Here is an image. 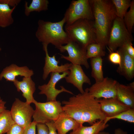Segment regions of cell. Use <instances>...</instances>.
<instances>
[{"label": "cell", "mask_w": 134, "mask_h": 134, "mask_svg": "<svg viewBox=\"0 0 134 134\" xmlns=\"http://www.w3.org/2000/svg\"><path fill=\"white\" fill-rule=\"evenodd\" d=\"M92 68L91 75L95 82L102 80L104 78L102 70V60L101 57H98L90 59Z\"/></svg>", "instance_id": "cell-22"}, {"label": "cell", "mask_w": 134, "mask_h": 134, "mask_svg": "<svg viewBox=\"0 0 134 134\" xmlns=\"http://www.w3.org/2000/svg\"><path fill=\"white\" fill-rule=\"evenodd\" d=\"M6 102L4 101L0 97V114L6 109L5 106Z\"/></svg>", "instance_id": "cell-36"}, {"label": "cell", "mask_w": 134, "mask_h": 134, "mask_svg": "<svg viewBox=\"0 0 134 134\" xmlns=\"http://www.w3.org/2000/svg\"><path fill=\"white\" fill-rule=\"evenodd\" d=\"M117 51L121 58V63L117 69V72L127 80H132L134 77V58L129 55L123 46L118 48Z\"/></svg>", "instance_id": "cell-14"}, {"label": "cell", "mask_w": 134, "mask_h": 134, "mask_svg": "<svg viewBox=\"0 0 134 134\" xmlns=\"http://www.w3.org/2000/svg\"><path fill=\"white\" fill-rule=\"evenodd\" d=\"M65 23L64 18L56 22L39 20L36 37L42 45L51 44L59 50L63 45L67 44L70 40L63 28Z\"/></svg>", "instance_id": "cell-3"}, {"label": "cell", "mask_w": 134, "mask_h": 134, "mask_svg": "<svg viewBox=\"0 0 134 134\" xmlns=\"http://www.w3.org/2000/svg\"><path fill=\"white\" fill-rule=\"evenodd\" d=\"M108 126V124L105 123L104 121L99 120L90 126H80L72 131L70 134H98Z\"/></svg>", "instance_id": "cell-20"}, {"label": "cell", "mask_w": 134, "mask_h": 134, "mask_svg": "<svg viewBox=\"0 0 134 134\" xmlns=\"http://www.w3.org/2000/svg\"><path fill=\"white\" fill-rule=\"evenodd\" d=\"M123 46L128 53L134 58V48L133 46L132 42H128L125 43Z\"/></svg>", "instance_id": "cell-33"}, {"label": "cell", "mask_w": 134, "mask_h": 134, "mask_svg": "<svg viewBox=\"0 0 134 134\" xmlns=\"http://www.w3.org/2000/svg\"><path fill=\"white\" fill-rule=\"evenodd\" d=\"M54 123L58 134H66L70 131L74 130L80 126L76 121L63 111L60 114Z\"/></svg>", "instance_id": "cell-19"}, {"label": "cell", "mask_w": 134, "mask_h": 134, "mask_svg": "<svg viewBox=\"0 0 134 134\" xmlns=\"http://www.w3.org/2000/svg\"><path fill=\"white\" fill-rule=\"evenodd\" d=\"M117 17L123 19L132 2L130 0H112Z\"/></svg>", "instance_id": "cell-26"}, {"label": "cell", "mask_w": 134, "mask_h": 134, "mask_svg": "<svg viewBox=\"0 0 134 134\" xmlns=\"http://www.w3.org/2000/svg\"><path fill=\"white\" fill-rule=\"evenodd\" d=\"M37 134H49L48 128L45 124L38 123L36 125Z\"/></svg>", "instance_id": "cell-31"}, {"label": "cell", "mask_w": 134, "mask_h": 134, "mask_svg": "<svg viewBox=\"0 0 134 134\" xmlns=\"http://www.w3.org/2000/svg\"><path fill=\"white\" fill-rule=\"evenodd\" d=\"M54 123V121H51L45 123L48 128L49 134H58Z\"/></svg>", "instance_id": "cell-35"}, {"label": "cell", "mask_w": 134, "mask_h": 134, "mask_svg": "<svg viewBox=\"0 0 134 134\" xmlns=\"http://www.w3.org/2000/svg\"><path fill=\"white\" fill-rule=\"evenodd\" d=\"M63 18L67 25L71 24L80 19L93 20L94 17L89 0H72L66 10Z\"/></svg>", "instance_id": "cell-7"}, {"label": "cell", "mask_w": 134, "mask_h": 134, "mask_svg": "<svg viewBox=\"0 0 134 134\" xmlns=\"http://www.w3.org/2000/svg\"><path fill=\"white\" fill-rule=\"evenodd\" d=\"M13 84L18 92L21 91L26 102L30 104L35 100L33 95L35 90V84L31 77H23L21 81L16 79Z\"/></svg>", "instance_id": "cell-17"}, {"label": "cell", "mask_w": 134, "mask_h": 134, "mask_svg": "<svg viewBox=\"0 0 134 134\" xmlns=\"http://www.w3.org/2000/svg\"><path fill=\"white\" fill-rule=\"evenodd\" d=\"M89 0L94 20L92 23L96 43L105 48L113 22L117 17L115 7L111 0Z\"/></svg>", "instance_id": "cell-2"}, {"label": "cell", "mask_w": 134, "mask_h": 134, "mask_svg": "<svg viewBox=\"0 0 134 134\" xmlns=\"http://www.w3.org/2000/svg\"><path fill=\"white\" fill-rule=\"evenodd\" d=\"M133 38L124 24L123 19L116 17L111 29L107 46L110 52L116 51L126 43L132 42Z\"/></svg>", "instance_id": "cell-6"}, {"label": "cell", "mask_w": 134, "mask_h": 134, "mask_svg": "<svg viewBox=\"0 0 134 134\" xmlns=\"http://www.w3.org/2000/svg\"><path fill=\"white\" fill-rule=\"evenodd\" d=\"M116 98L120 101L131 108H134V82L127 85L118 82Z\"/></svg>", "instance_id": "cell-18"}, {"label": "cell", "mask_w": 134, "mask_h": 134, "mask_svg": "<svg viewBox=\"0 0 134 134\" xmlns=\"http://www.w3.org/2000/svg\"><path fill=\"white\" fill-rule=\"evenodd\" d=\"M69 71V74L65 78L66 81L76 87L80 93H84L83 85L84 83L91 85L90 79L85 74L81 65L72 64Z\"/></svg>", "instance_id": "cell-13"}, {"label": "cell", "mask_w": 134, "mask_h": 134, "mask_svg": "<svg viewBox=\"0 0 134 134\" xmlns=\"http://www.w3.org/2000/svg\"><path fill=\"white\" fill-rule=\"evenodd\" d=\"M59 50L62 53L67 51L68 56L61 54V58L69 62L72 65L84 66L87 69L89 65L86 56V48L75 42L70 40L65 45L62 46Z\"/></svg>", "instance_id": "cell-8"}, {"label": "cell", "mask_w": 134, "mask_h": 134, "mask_svg": "<svg viewBox=\"0 0 134 134\" xmlns=\"http://www.w3.org/2000/svg\"><path fill=\"white\" fill-rule=\"evenodd\" d=\"M91 21L80 19L71 24H66L65 31L70 40L86 48L89 44L96 43L95 34Z\"/></svg>", "instance_id": "cell-4"}, {"label": "cell", "mask_w": 134, "mask_h": 134, "mask_svg": "<svg viewBox=\"0 0 134 134\" xmlns=\"http://www.w3.org/2000/svg\"><path fill=\"white\" fill-rule=\"evenodd\" d=\"M69 71L63 73H50V77L48 83L38 86L40 90L39 94L45 95L46 97L47 101H56V98L58 95L63 92H66L71 94H73L72 92L66 89L63 86H61L60 89L56 88L57 83L61 80L65 78L69 74Z\"/></svg>", "instance_id": "cell-10"}, {"label": "cell", "mask_w": 134, "mask_h": 134, "mask_svg": "<svg viewBox=\"0 0 134 134\" xmlns=\"http://www.w3.org/2000/svg\"><path fill=\"white\" fill-rule=\"evenodd\" d=\"M62 103L63 112L76 121L80 126L85 122L92 125L97 121H104L106 116L102 111L98 100L91 95L87 88L83 94L70 97Z\"/></svg>", "instance_id": "cell-1"}, {"label": "cell", "mask_w": 134, "mask_h": 134, "mask_svg": "<svg viewBox=\"0 0 134 134\" xmlns=\"http://www.w3.org/2000/svg\"><path fill=\"white\" fill-rule=\"evenodd\" d=\"M117 82L108 77L104 78L102 80L95 82L88 88L89 93L97 99L116 98Z\"/></svg>", "instance_id": "cell-11"}, {"label": "cell", "mask_w": 134, "mask_h": 134, "mask_svg": "<svg viewBox=\"0 0 134 134\" xmlns=\"http://www.w3.org/2000/svg\"><path fill=\"white\" fill-rule=\"evenodd\" d=\"M1 48L0 47V51H1Z\"/></svg>", "instance_id": "cell-39"}, {"label": "cell", "mask_w": 134, "mask_h": 134, "mask_svg": "<svg viewBox=\"0 0 134 134\" xmlns=\"http://www.w3.org/2000/svg\"><path fill=\"white\" fill-rule=\"evenodd\" d=\"M105 48L96 43L89 44L86 48V56L88 59L104 56L105 54Z\"/></svg>", "instance_id": "cell-25"}, {"label": "cell", "mask_w": 134, "mask_h": 134, "mask_svg": "<svg viewBox=\"0 0 134 134\" xmlns=\"http://www.w3.org/2000/svg\"><path fill=\"white\" fill-rule=\"evenodd\" d=\"M37 123L34 121L24 128L23 134H36V125Z\"/></svg>", "instance_id": "cell-32"}, {"label": "cell", "mask_w": 134, "mask_h": 134, "mask_svg": "<svg viewBox=\"0 0 134 134\" xmlns=\"http://www.w3.org/2000/svg\"><path fill=\"white\" fill-rule=\"evenodd\" d=\"M49 1L47 0H32L29 6L28 3L25 1L24 13L27 16H29L32 12H38L45 11L48 9Z\"/></svg>", "instance_id": "cell-23"}, {"label": "cell", "mask_w": 134, "mask_h": 134, "mask_svg": "<svg viewBox=\"0 0 134 134\" xmlns=\"http://www.w3.org/2000/svg\"><path fill=\"white\" fill-rule=\"evenodd\" d=\"M43 49L45 51V64L43 67L42 79L46 80L49 75L52 73H63L69 71V69L72 64L66 63L59 65V60H56L55 55L50 56L49 55L47 47L48 45H42Z\"/></svg>", "instance_id": "cell-12"}, {"label": "cell", "mask_w": 134, "mask_h": 134, "mask_svg": "<svg viewBox=\"0 0 134 134\" xmlns=\"http://www.w3.org/2000/svg\"><path fill=\"white\" fill-rule=\"evenodd\" d=\"M123 20L127 29L131 34L134 24V0H132L129 10L126 13Z\"/></svg>", "instance_id": "cell-28"}, {"label": "cell", "mask_w": 134, "mask_h": 134, "mask_svg": "<svg viewBox=\"0 0 134 134\" xmlns=\"http://www.w3.org/2000/svg\"><path fill=\"white\" fill-rule=\"evenodd\" d=\"M15 124L10 111L5 110L0 114V134L6 133Z\"/></svg>", "instance_id": "cell-24"}, {"label": "cell", "mask_w": 134, "mask_h": 134, "mask_svg": "<svg viewBox=\"0 0 134 134\" xmlns=\"http://www.w3.org/2000/svg\"><path fill=\"white\" fill-rule=\"evenodd\" d=\"M30 104L16 98L10 111L15 123L24 128L32 122L34 110Z\"/></svg>", "instance_id": "cell-9"}, {"label": "cell", "mask_w": 134, "mask_h": 134, "mask_svg": "<svg viewBox=\"0 0 134 134\" xmlns=\"http://www.w3.org/2000/svg\"><path fill=\"white\" fill-rule=\"evenodd\" d=\"M98 134H110L109 133L101 131L99 132Z\"/></svg>", "instance_id": "cell-38"}, {"label": "cell", "mask_w": 134, "mask_h": 134, "mask_svg": "<svg viewBox=\"0 0 134 134\" xmlns=\"http://www.w3.org/2000/svg\"><path fill=\"white\" fill-rule=\"evenodd\" d=\"M21 1L20 0H0V3L6 4L14 7H16Z\"/></svg>", "instance_id": "cell-34"}, {"label": "cell", "mask_w": 134, "mask_h": 134, "mask_svg": "<svg viewBox=\"0 0 134 134\" xmlns=\"http://www.w3.org/2000/svg\"><path fill=\"white\" fill-rule=\"evenodd\" d=\"M98 100L101 109L106 117L114 116L130 108L116 97Z\"/></svg>", "instance_id": "cell-15"}, {"label": "cell", "mask_w": 134, "mask_h": 134, "mask_svg": "<svg viewBox=\"0 0 134 134\" xmlns=\"http://www.w3.org/2000/svg\"><path fill=\"white\" fill-rule=\"evenodd\" d=\"M24 128L16 124L13 125L6 134H23Z\"/></svg>", "instance_id": "cell-30"}, {"label": "cell", "mask_w": 134, "mask_h": 134, "mask_svg": "<svg viewBox=\"0 0 134 134\" xmlns=\"http://www.w3.org/2000/svg\"><path fill=\"white\" fill-rule=\"evenodd\" d=\"M117 119L123 120L131 123H134V108H130L113 116L106 117L104 121L107 122L111 119Z\"/></svg>", "instance_id": "cell-27"}, {"label": "cell", "mask_w": 134, "mask_h": 134, "mask_svg": "<svg viewBox=\"0 0 134 134\" xmlns=\"http://www.w3.org/2000/svg\"><path fill=\"white\" fill-rule=\"evenodd\" d=\"M114 134H127V133L126 132L124 131L119 128L115 130Z\"/></svg>", "instance_id": "cell-37"}, {"label": "cell", "mask_w": 134, "mask_h": 134, "mask_svg": "<svg viewBox=\"0 0 134 134\" xmlns=\"http://www.w3.org/2000/svg\"><path fill=\"white\" fill-rule=\"evenodd\" d=\"M34 74L33 71L27 66L20 67L12 64L4 68L0 73V80L3 78L7 81L13 82L19 76L23 77H31Z\"/></svg>", "instance_id": "cell-16"}, {"label": "cell", "mask_w": 134, "mask_h": 134, "mask_svg": "<svg viewBox=\"0 0 134 134\" xmlns=\"http://www.w3.org/2000/svg\"><path fill=\"white\" fill-rule=\"evenodd\" d=\"M16 7L11 8L7 4L0 3V27L6 28L13 23L12 14Z\"/></svg>", "instance_id": "cell-21"}, {"label": "cell", "mask_w": 134, "mask_h": 134, "mask_svg": "<svg viewBox=\"0 0 134 134\" xmlns=\"http://www.w3.org/2000/svg\"><path fill=\"white\" fill-rule=\"evenodd\" d=\"M109 61L112 63L118 65H120L121 58L120 54L117 51L111 52L108 56Z\"/></svg>", "instance_id": "cell-29"}, {"label": "cell", "mask_w": 134, "mask_h": 134, "mask_svg": "<svg viewBox=\"0 0 134 134\" xmlns=\"http://www.w3.org/2000/svg\"><path fill=\"white\" fill-rule=\"evenodd\" d=\"M33 103L35 105V109L32 117L33 121L37 123L45 124L51 121L54 122L63 112L62 106L59 101L40 102L35 100Z\"/></svg>", "instance_id": "cell-5"}]
</instances>
